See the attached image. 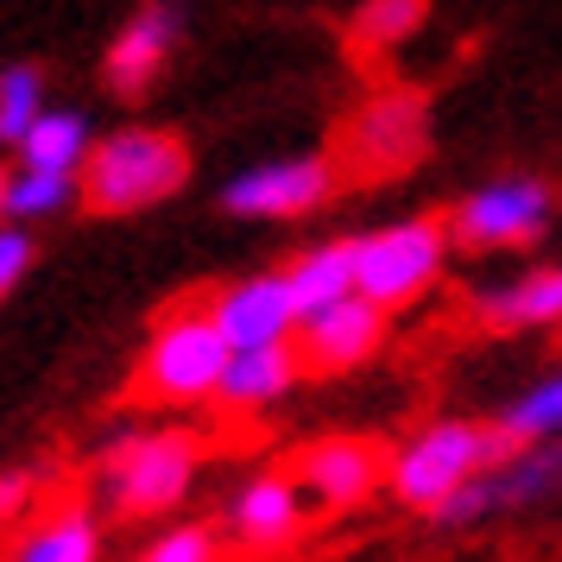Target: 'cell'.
Instances as JSON below:
<instances>
[{"label": "cell", "instance_id": "12", "mask_svg": "<svg viewBox=\"0 0 562 562\" xmlns=\"http://www.w3.org/2000/svg\"><path fill=\"white\" fill-rule=\"evenodd\" d=\"M380 341H385V310L355 291V297H341V304L304 316L297 355H304L310 373H348V367L380 355Z\"/></svg>", "mask_w": 562, "mask_h": 562}, {"label": "cell", "instance_id": "17", "mask_svg": "<svg viewBox=\"0 0 562 562\" xmlns=\"http://www.w3.org/2000/svg\"><path fill=\"white\" fill-rule=\"evenodd\" d=\"M284 279H291V297H297L304 316L341 304V297H355V291H360V279H355V240H316L310 254H297L291 266H284Z\"/></svg>", "mask_w": 562, "mask_h": 562}, {"label": "cell", "instance_id": "4", "mask_svg": "<svg viewBox=\"0 0 562 562\" xmlns=\"http://www.w3.org/2000/svg\"><path fill=\"white\" fill-rule=\"evenodd\" d=\"M196 436L190 430H139L121 436L102 461V506L114 518H158L171 512L196 481Z\"/></svg>", "mask_w": 562, "mask_h": 562}, {"label": "cell", "instance_id": "7", "mask_svg": "<svg viewBox=\"0 0 562 562\" xmlns=\"http://www.w3.org/2000/svg\"><path fill=\"white\" fill-rule=\"evenodd\" d=\"M550 183L543 178H499L481 183L468 203L449 209V240L468 254H506V247H531L537 234L550 228Z\"/></svg>", "mask_w": 562, "mask_h": 562}, {"label": "cell", "instance_id": "24", "mask_svg": "<svg viewBox=\"0 0 562 562\" xmlns=\"http://www.w3.org/2000/svg\"><path fill=\"white\" fill-rule=\"evenodd\" d=\"M139 562H222V543L209 525H171L158 543H146Z\"/></svg>", "mask_w": 562, "mask_h": 562}, {"label": "cell", "instance_id": "23", "mask_svg": "<svg viewBox=\"0 0 562 562\" xmlns=\"http://www.w3.org/2000/svg\"><path fill=\"white\" fill-rule=\"evenodd\" d=\"M38 114H45V77L32 64H7L0 70V146L20 153V139L38 127Z\"/></svg>", "mask_w": 562, "mask_h": 562}, {"label": "cell", "instance_id": "9", "mask_svg": "<svg viewBox=\"0 0 562 562\" xmlns=\"http://www.w3.org/2000/svg\"><path fill=\"white\" fill-rule=\"evenodd\" d=\"M329 190H335L329 158H279V165H254V171L228 178L222 209L247 215V222H291V215H310L316 203H329Z\"/></svg>", "mask_w": 562, "mask_h": 562}, {"label": "cell", "instance_id": "15", "mask_svg": "<svg viewBox=\"0 0 562 562\" xmlns=\"http://www.w3.org/2000/svg\"><path fill=\"white\" fill-rule=\"evenodd\" d=\"M486 329H562V266H537L525 279H506L474 297Z\"/></svg>", "mask_w": 562, "mask_h": 562}, {"label": "cell", "instance_id": "16", "mask_svg": "<svg viewBox=\"0 0 562 562\" xmlns=\"http://www.w3.org/2000/svg\"><path fill=\"white\" fill-rule=\"evenodd\" d=\"M297 373H304L297 341H279V348H240V355L228 360V373H222L215 405H228V411H266V405H279L284 392L297 385Z\"/></svg>", "mask_w": 562, "mask_h": 562}, {"label": "cell", "instance_id": "21", "mask_svg": "<svg viewBox=\"0 0 562 562\" xmlns=\"http://www.w3.org/2000/svg\"><path fill=\"white\" fill-rule=\"evenodd\" d=\"M493 424H499L518 449H531V442H557L562 436V367H550L543 380H531L506 411H499V417H493Z\"/></svg>", "mask_w": 562, "mask_h": 562}, {"label": "cell", "instance_id": "3", "mask_svg": "<svg viewBox=\"0 0 562 562\" xmlns=\"http://www.w3.org/2000/svg\"><path fill=\"white\" fill-rule=\"evenodd\" d=\"M234 348L222 341L209 304L196 310H171L153 323V341L139 355V398L153 405H209L222 392V373H228Z\"/></svg>", "mask_w": 562, "mask_h": 562}, {"label": "cell", "instance_id": "11", "mask_svg": "<svg viewBox=\"0 0 562 562\" xmlns=\"http://www.w3.org/2000/svg\"><path fill=\"white\" fill-rule=\"evenodd\" d=\"M380 474H385V461L367 436H323V442H310L304 456H297V481H304L316 512L367 506Z\"/></svg>", "mask_w": 562, "mask_h": 562}, {"label": "cell", "instance_id": "8", "mask_svg": "<svg viewBox=\"0 0 562 562\" xmlns=\"http://www.w3.org/2000/svg\"><path fill=\"white\" fill-rule=\"evenodd\" d=\"M424 139H430L424 95H417V89H385V95H373V102L348 121L341 153H348V171H355V178H398L405 165L424 158Z\"/></svg>", "mask_w": 562, "mask_h": 562}, {"label": "cell", "instance_id": "19", "mask_svg": "<svg viewBox=\"0 0 562 562\" xmlns=\"http://www.w3.org/2000/svg\"><path fill=\"white\" fill-rule=\"evenodd\" d=\"M89 153H95V139H89V121H82L77 108H45L38 127L20 139V165H32V171H64V178H82Z\"/></svg>", "mask_w": 562, "mask_h": 562}, {"label": "cell", "instance_id": "26", "mask_svg": "<svg viewBox=\"0 0 562 562\" xmlns=\"http://www.w3.org/2000/svg\"><path fill=\"white\" fill-rule=\"evenodd\" d=\"M32 486L38 481H32L26 468H7V474H0V531H13L32 512Z\"/></svg>", "mask_w": 562, "mask_h": 562}, {"label": "cell", "instance_id": "22", "mask_svg": "<svg viewBox=\"0 0 562 562\" xmlns=\"http://www.w3.org/2000/svg\"><path fill=\"white\" fill-rule=\"evenodd\" d=\"M424 13H430V0H367L355 13V26H348V45L360 57H380L392 45H405L411 32L424 26Z\"/></svg>", "mask_w": 562, "mask_h": 562}, {"label": "cell", "instance_id": "5", "mask_svg": "<svg viewBox=\"0 0 562 562\" xmlns=\"http://www.w3.org/2000/svg\"><path fill=\"white\" fill-rule=\"evenodd\" d=\"M449 222L436 215H411V222H392V228L355 234V279L360 297H373L380 310L417 304L436 279H442V259H449Z\"/></svg>", "mask_w": 562, "mask_h": 562}, {"label": "cell", "instance_id": "2", "mask_svg": "<svg viewBox=\"0 0 562 562\" xmlns=\"http://www.w3.org/2000/svg\"><path fill=\"white\" fill-rule=\"evenodd\" d=\"M190 183V146L165 127H121L82 165V203L95 215H139Z\"/></svg>", "mask_w": 562, "mask_h": 562}, {"label": "cell", "instance_id": "25", "mask_svg": "<svg viewBox=\"0 0 562 562\" xmlns=\"http://www.w3.org/2000/svg\"><path fill=\"white\" fill-rule=\"evenodd\" d=\"M26 266H32V234L13 228V222H0V297L26 279Z\"/></svg>", "mask_w": 562, "mask_h": 562}, {"label": "cell", "instance_id": "6", "mask_svg": "<svg viewBox=\"0 0 562 562\" xmlns=\"http://www.w3.org/2000/svg\"><path fill=\"white\" fill-rule=\"evenodd\" d=\"M557 493H562V436L557 442H531V449L506 456L499 468H486L481 481H468L449 506L436 512V525L468 531V525H486V518L531 512V506H543V499H557Z\"/></svg>", "mask_w": 562, "mask_h": 562}, {"label": "cell", "instance_id": "13", "mask_svg": "<svg viewBox=\"0 0 562 562\" xmlns=\"http://www.w3.org/2000/svg\"><path fill=\"white\" fill-rule=\"evenodd\" d=\"M310 518V493L297 474H254V481L234 486L228 499V531L254 550V557H272L291 537L304 531Z\"/></svg>", "mask_w": 562, "mask_h": 562}, {"label": "cell", "instance_id": "10", "mask_svg": "<svg viewBox=\"0 0 562 562\" xmlns=\"http://www.w3.org/2000/svg\"><path fill=\"white\" fill-rule=\"evenodd\" d=\"M209 316H215V329H222V341H228L234 355L240 348H279V341H291V335L304 329V310L291 297L284 272H254V279L215 291Z\"/></svg>", "mask_w": 562, "mask_h": 562}, {"label": "cell", "instance_id": "20", "mask_svg": "<svg viewBox=\"0 0 562 562\" xmlns=\"http://www.w3.org/2000/svg\"><path fill=\"white\" fill-rule=\"evenodd\" d=\"M77 196H82V178H64V171H32V165L0 171V222H13V228L64 215Z\"/></svg>", "mask_w": 562, "mask_h": 562}, {"label": "cell", "instance_id": "14", "mask_svg": "<svg viewBox=\"0 0 562 562\" xmlns=\"http://www.w3.org/2000/svg\"><path fill=\"white\" fill-rule=\"evenodd\" d=\"M171 45H178V7L171 0H146L139 13L127 20V32L108 45V64H102V82L114 95H127L139 102L158 77H165V64H171Z\"/></svg>", "mask_w": 562, "mask_h": 562}, {"label": "cell", "instance_id": "1", "mask_svg": "<svg viewBox=\"0 0 562 562\" xmlns=\"http://www.w3.org/2000/svg\"><path fill=\"white\" fill-rule=\"evenodd\" d=\"M506 456H518V442H512L499 424H474V417H436L424 424L417 436L398 442V456L385 461V486H392V499L411 512H442L456 499L468 481H481L486 468H499Z\"/></svg>", "mask_w": 562, "mask_h": 562}, {"label": "cell", "instance_id": "18", "mask_svg": "<svg viewBox=\"0 0 562 562\" xmlns=\"http://www.w3.org/2000/svg\"><path fill=\"white\" fill-rule=\"evenodd\" d=\"M7 562H102V518L89 506H64L38 518Z\"/></svg>", "mask_w": 562, "mask_h": 562}]
</instances>
